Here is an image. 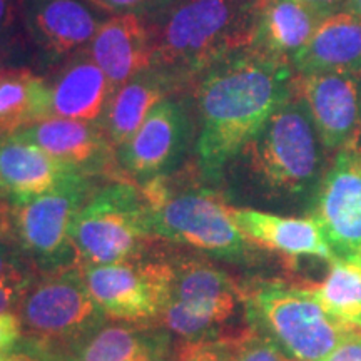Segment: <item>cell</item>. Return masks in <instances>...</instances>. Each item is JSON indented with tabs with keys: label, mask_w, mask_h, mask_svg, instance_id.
<instances>
[{
	"label": "cell",
	"mask_w": 361,
	"mask_h": 361,
	"mask_svg": "<svg viewBox=\"0 0 361 361\" xmlns=\"http://www.w3.org/2000/svg\"><path fill=\"white\" fill-rule=\"evenodd\" d=\"M49 89L51 117L85 123H97L101 119L114 92L111 80L85 49L71 56L54 82H49Z\"/></svg>",
	"instance_id": "7402d4cb"
},
{
	"label": "cell",
	"mask_w": 361,
	"mask_h": 361,
	"mask_svg": "<svg viewBox=\"0 0 361 361\" xmlns=\"http://www.w3.org/2000/svg\"><path fill=\"white\" fill-rule=\"evenodd\" d=\"M90 295L109 319L159 324L169 296V250L147 259L80 266Z\"/></svg>",
	"instance_id": "30bf717a"
},
{
	"label": "cell",
	"mask_w": 361,
	"mask_h": 361,
	"mask_svg": "<svg viewBox=\"0 0 361 361\" xmlns=\"http://www.w3.org/2000/svg\"><path fill=\"white\" fill-rule=\"evenodd\" d=\"M27 30L52 61L87 47L107 12L89 0H22Z\"/></svg>",
	"instance_id": "5bb4252c"
},
{
	"label": "cell",
	"mask_w": 361,
	"mask_h": 361,
	"mask_svg": "<svg viewBox=\"0 0 361 361\" xmlns=\"http://www.w3.org/2000/svg\"><path fill=\"white\" fill-rule=\"evenodd\" d=\"M324 361H361V329H350Z\"/></svg>",
	"instance_id": "4dcf8cb0"
},
{
	"label": "cell",
	"mask_w": 361,
	"mask_h": 361,
	"mask_svg": "<svg viewBox=\"0 0 361 361\" xmlns=\"http://www.w3.org/2000/svg\"><path fill=\"white\" fill-rule=\"evenodd\" d=\"M335 258L361 256V146L340 149L308 209Z\"/></svg>",
	"instance_id": "7c38bea8"
},
{
	"label": "cell",
	"mask_w": 361,
	"mask_h": 361,
	"mask_svg": "<svg viewBox=\"0 0 361 361\" xmlns=\"http://www.w3.org/2000/svg\"><path fill=\"white\" fill-rule=\"evenodd\" d=\"M361 75L295 74L293 92L308 106L326 152L356 144L361 134Z\"/></svg>",
	"instance_id": "4fadbf2b"
},
{
	"label": "cell",
	"mask_w": 361,
	"mask_h": 361,
	"mask_svg": "<svg viewBox=\"0 0 361 361\" xmlns=\"http://www.w3.org/2000/svg\"><path fill=\"white\" fill-rule=\"evenodd\" d=\"M114 90L151 67L152 37L144 17L135 13L109 16L85 47Z\"/></svg>",
	"instance_id": "d6986e66"
},
{
	"label": "cell",
	"mask_w": 361,
	"mask_h": 361,
	"mask_svg": "<svg viewBox=\"0 0 361 361\" xmlns=\"http://www.w3.org/2000/svg\"><path fill=\"white\" fill-rule=\"evenodd\" d=\"M323 20L303 0H255L252 47L291 62Z\"/></svg>",
	"instance_id": "603a6c76"
},
{
	"label": "cell",
	"mask_w": 361,
	"mask_h": 361,
	"mask_svg": "<svg viewBox=\"0 0 361 361\" xmlns=\"http://www.w3.org/2000/svg\"><path fill=\"white\" fill-rule=\"evenodd\" d=\"M226 340L231 350L233 361H283L284 358V353L273 341L247 324Z\"/></svg>",
	"instance_id": "484cf974"
},
{
	"label": "cell",
	"mask_w": 361,
	"mask_h": 361,
	"mask_svg": "<svg viewBox=\"0 0 361 361\" xmlns=\"http://www.w3.org/2000/svg\"><path fill=\"white\" fill-rule=\"evenodd\" d=\"M92 176L72 173L30 200L0 204V234L16 247L35 274L79 266L71 241V226L90 194Z\"/></svg>",
	"instance_id": "5b68a950"
},
{
	"label": "cell",
	"mask_w": 361,
	"mask_h": 361,
	"mask_svg": "<svg viewBox=\"0 0 361 361\" xmlns=\"http://www.w3.org/2000/svg\"><path fill=\"white\" fill-rule=\"evenodd\" d=\"M293 79L291 62L255 47L219 59L194 79L200 117L196 166L206 184H223L234 157L293 96Z\"/></svg>",
	"instance_id": "6da1fadb"
},
{
	"label": "cell",
	"mask_w": 361,
	"mask_h": 361,
	"mask_svg": "<svg viewBox=\"0 0 361 361\" xmlns=\"http://www.w3.org/2000/svg\"><path fill=\"white\" fill-rule=\"evenodd\" d=\"M8 355H0V361H7Z\"/></svg>",
	"instance_id": "74e56055"
},
{
	"label": "cell",
	"mask_w": 361,
	"mask_h": 361,
	"mask_svg": "<svg viewBox=\"0 0 361 361\" xmlns=\"http://www.w3.org/2000/svg\"><path fill=\"white\" fill-rule=\"evenodd\" d=\"M32 283L29 281H0V313H16L25 288Z\"/></svg>",
	"instance_id": "1f68e13d"
},
{
	"label": "cell",
	"mask_w": 361,
	"mask_h": 361,
	"mask_svg": "<svg viewBox=\"0 0 361 361\" xmlns=\"http://www.w3.org/2000/svg\"><path fill=\"white\" fill-rule=\"evenodd\" d=\"M326 154L308 106L293 92L234 157L228 171H233L234 189L259 204L303 207L308 213L328 168Z\"/></svg>",
	"instance_id": "7a4b0ae2"
},
{
	"label": "cell",
	"mask_w": 361,
	"mask_h": 361,
	"mask_svg": "<svg viewBox=\"0 0 361 361\" xmlns=\"http://www.w3.org/2000/svg\"><path fill=\"white\" fill-rule=\"evenodd\" d=\"M16 19V0H0V34H4Z\"/></svg>",
	"instance_id": "836d02e7"
},
{
	"label": "cell",
	"mask_w": 361,
	"mask_h": 361,
	"mask_svg": "<svg viewBox=\"0 0 361 361\" xmlns=\"http://www.w3.org/2000/svg\"><path fill=\"white\" fill-rule=\"evenodd\" d=\"M233 223L255 246L278 252L290 259L314 256L335 259L318 224L311 218L273 214L256 207L228 206Z\"/></svg>",
	"instance_id": "ac0fdd59"
},
{
	"label": "cell",
	"mask_w": 361,
	"mask_h": 361,
	"mask_svg": "<svg viewBox=\"0 0 361 361\" xmlns=\"http://www.w3.org/2000/svg\"><path fill=\"white\" fill-rule=\"evenodd\" d=\"M7 361H51V360L45 358V356L39 353H34V351L16 348L11 355H8Z\"/></svg>",
	"instance_id": "e575fe53"
},
{
	"label": "cell",
	"mask_w": 361,
	"mask_h": 361,
	"mask_svg": "<svg viewBox=\"0 0 361 361\" xmlns=\"http://www.w3.org/2000/svg\"><path fill=\"white\" fill-rule=\"evenodd\" d=\"M291 66L300 75L328 72L361 75V19L350 11L326 17L293 57Z\"/></svg>",
	"instance_id": "44dd1931"
},
{
	"label": "cell",
	"mask_w": 361,
	"mask_h": 361,
	"mask_svg": "<svg viewBox=\"0 0 361 361\" xmlns=\"http://www.w3.org/2000/svg\"><path fill=\"white\" fill-rule=\"evenodd\" d=\"M173 268L169 296L159 324L183 341H214L241 331L245 318L241 286L207 256L169 251Z\"/></svg>",
	"instance_id": "8992f818"
},
{
	"label": "cell",
	"mask_w": 361,
	"mask_h": 361,
	"mask_svg": "<svg viewBox=\"0 0 361 361\" xmlns=\"http://www.w3.org/2000/svg\"><path fill=\"white\" fill-rule=\"evenodd\" d=\"M207 186L171 174L139 184L147 204L149 234L207 258L252 264L258 259V246L239 231L229 216V204Z\"/></svg>",
	"instance_id": "277c9868"
},
{
	"label": "cell",
	"mask_w": 361,
	"mask_h": 361,
	"mask_svg": "<svg viewBox=\"0 0 361 361\" xmlns=\"http://www.w3.org/2000/svg\"><path fill=\"white\" fill-rule=\"evenodd\" d=\"M94 6L102 8L104 12L117 16V13H135L144 19H151L169 6H173L176 0H89Z\"/></svg>",
	"instance_id": "83f0119b"
},
{
	"label": "cell",
	"mask_w": 361,
	"mask_h": 361,
	"mask_svg": "<svg viewBox=\"0 0 361 361\" xmlns=\"http://www.w3.org/2000/svg\"><path fill=\"white\" fill-rule=\"evenodd\" d=\"M174 361H233L228 340L183 341L176 346Z\"/></svg>",
	"instance_id": "4316f807"
},
{
	"label": "cell",
	"mask_w": 361,
	"mask_h": 361,
	"mask_svg": "<svg viewBox=\"0 0 361 361\" xmlns=\"http://www.w3.org/2000/svg\"><path fill=\"white\" fill-rule=\"evenodd\" d=\"M22 340L20 322L16 313H0V355H11Z\"/></svg>",
	"instance_id": "f546056e"
},
{
	"label": "cell",
	"mask_w": 361,
	"mask_h": 361,
	"mask_svg": "<svg viewBox=\"0 0 361 361\" xmlns=\"http://www.w3.org/2000/svg\"><path fill=\"white\" fill-rule=\"evenodd\" d=\"M326 278L308 286L314 300L338 323L361 329V256L335 258Z\"/></svg>",
	"instance_id": "d4e9b609"
},
{
	"label": "cell",
	"mask_w": 361,
	"mask_h": 361,
	"mask_svg": "<svg viewBox=\"0 0 361 361\" xmlns=\"http://www.w3.org/2000/svg\"><path fill=\"white\" fill-rule=\"evenodd\" d=\"M173 361H174V360H173Z\"/></svg>",
	"instance_id": "f35d334b"
},
{
	"label": "cell",
	"mask_w": 361,
	"mask_h": 361,
	"mask_svg": "<svg viewBox=\"0 0 361 361\" xmlns=\"http://www.w3.org/2000/svg\"><path fill=\"white\" fill-rule=\"evenodd\" d=\"M174 335L161 324L104 323L51 361H173Z\"/></svg>",
	"instance_id": "2e32d148"
},
{
	"label": "cell",
	"mask_w": 361,
	"mask_h": 361,
	"mask_svg": "<svg viewBox=\"0 0 361 361\" xmlns=\"http://www.w3.org/2000/svg\"><path fill=\"white\" fill-rule=\"evenodd\" d=\"M194 137L188 102L168 97L149 112L133 137L116 149L119 168L137 184L168 176L179 168Z\"/></svg>",
	"instance_id": "8fae6325"
},
{
	"label": "cell",
	"mask_w": 361,
	"mask_h": 361,
	"mask_svg": "<svg viewBox=\"0 0 361 361\" xmlns=\"http://www.w3.org/2000/svg\"><path fill=\"white\" fill-rule=\"evenodd\" d=\"M241 291L247 326L291 358L324 361L350 333L322 308L308 286L274 279L251 283Z\"/></svg>",
	"instance_id": "9c48e42d"
},
{
	"label": "cell",
	"mask_w": 361,
	"mask_h": 361,
	"mask_svg": "<svg viewBox=\"0 0 361 361\" xmlns=\"http://www.w3.org/2000/svg\"><path fill=\"white\" fill-rule=\"evenodd\" d=\"M71 241L79 266L147 259L164 250L149 234L146 200L129 179H114L90 194L71 226Z\"/></svg>",
	"instance_id": "52a82bcc"
},
{
	"label": "cell",
	"mask_w": 361,
	"mask_h": 361,
	"mask_svg": "<svg viewBox=\"0 0 361 361\" xmlns=\"http://www.w3.org/2000/svg\"><path fill=\"white\" fill-rule=\"evenodd\" d=\"M186 87L188 84L173 72L147 67L112 92L101 119L97 121L99 128L109 139L112 147L119 149L133 137L157 104Z\"/></svg>",
	"instance_id": "e0dca14e"
},
{
	"label": "cell",
	"mask_w": 361,
	"mask_h": 361,
	"mask_svg": "<svg viewBox=\"0 0 361 361\" xmlns=\"http://www.w3.org/2000/svg\"><path fill=\"white\" fill-rule=\"evenodd\" d=\"M283 361H301V360H296V358H291V356H288V355H284V358H283Z\"/></svg>",
	"instance_id": "8d00e7d4"
},
{
	"label": "cell",
	"mask_w": 361,
	"mask_h": 361,
	"mask_svg": "<svg viewBox=\"0 0 361 361\" xmlns=\"http://www.w3.org/2000/svg\"><path fill=\"white\" fill-rule=\"evenodd\" d=\"M75 171L16 135L0 137V202L4 204L39 196Z\"/></svg>",
	"instance_id": "ffe728a7"
},
{
	"label": "cell",
	"mask_w": 361,
	"mask_h": 361,
	"mask_svg": "<svg viewBox=\"0 0 361 361\" xmlns=\"http://www.w3.org/2000/svg\"><path fill=\"white\" fill-rule=\"evenodd\" d=\"M16 314L22 328L17 348L45 358L71 348L109 322L90 295L80 266L37 274L25 288Z\"/></svg>",
	"instance_id": "ba28073f"
},
{
	"label": "cell",
	"mask_w": 361,
	"mask_h": 361,
	"mask_svg": "<svg viewBox=\"0 0 361 361\" xmlns=\"http://www.w3.org/2000/svg\"><path fill=\"white\" fill-rule=\"evenodd\" d=\"M37 274L22 259L11 243L0 234V281H29Z\"/></svg>",
	"instance_id": "f1b7e54d"
},
{
	"label": "cell",
	"mask_w": 361,
	"mask_h": 361,
	"mask_svg": "<svg viewBox=\"0 0 361 361\" xmlns=\"http://www.w3.org/2000/svg\"><path fill=\"white\" fill-rule=\"evenodd\" d=\"M11 135L87 176L111 174L119 168L116 149L97 123L49 117Z\"/></svg>",
	"instance_id": "9a60e30c"
},
{
	"label": "cell",
	"mask_w": 361,
	"mask_h": 361,
	"mask_svg": "<svg viewBox=\"0 0 361 361\" xmlns=\"http://www.w3.org/2000/svg\"><path fill=\"white\" fill-rule=\"evenodd\" d=\"M348 11L361 19V0H348Z\"/></svg>",
	"instance_id": "d590c367"
},
{
	"label": "cell",
	"mask_w": 361,
	"mask_h": 361,
	"mask_svg": "<svg viewBox=\"0 0 361 361\" xmlns=\"http://www.w3.org/2000/svg\"><path fill=\"white\" fill-rule=\"evenodd\" d=\"M49 82L27 69L0 72V137L51 117Z\"/></svg>",
	"instance_id": "cb8c5ba5"
},
{
	"label": "cell",
	"mask_w": 361,
	"mask_h": 361,
	"mask_svg": "<svg viewBox=\"0 0 361 361\" xmlns=\"http://www.w3.org/2000/svg\"><path fill=\"white\" fill-rule=\"evenodd\" d=\"M146 22L151 66L173 72L191 87L219 59L252 47L255 0H176Z\"/></svg>",
	"instance_id": "3957f363"
},
{
	"label": "cell",
	"mask_w": 361,
	"mask_h": 361,
	"mask_svg": "<svg viewBox=\"0 0 361 361\" xmlns=\"http://www.w3.org/2000/svg\"><path fill=\"white\" fill-rule=\"evenodd\" d=\"M303 2L314 12H318L323 19L336 12H341V8H346L348 6V0H303Z\"/></svg>",
	"instance_id": "d6a6232c"
}]
</instances>
